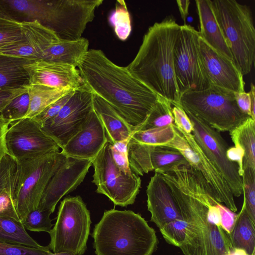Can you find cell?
Masks as SVG:
<instances>
[{
  "label": "cell",
  "mask_w": 255,
  "mask_h": 255,
  "mask_svg": "<svg viewBox=\"0 0 255 255\" xmlns=\"http://www.w3.org/2000/svg\"><path fill=\"white\" fill-rule=\"evenodd\" d=\"M177 106L219 132L230 131L250 117L238 108L234 92L215 86L181 94Z\"/></svg>",
  "instance_id": "7"
},
{
  "label": "cell",
  "mask_w": 255,
  "mask_h": 255,
  "mask_svg": "<svg viewBox=\"0 0 255 255\" xmlns=\"http://www.w3.org/2000/svg\"><path fill=\"white\" fill-rule=\"evenodd\" d=\"M187 224L182 219H176L165 224L159 230L165 241L179 248L183 242Z\"/></svg>",
  "instance_id": "37"
},
{
  "label": "cell",
  "mask_w": 255,
  "mask_h": 255,
  "mask_svg": "<svg viewBox=\"0 0 255 255\" xmlns=\"http://www.w3.org/2000/svg\"><path fill=\"white\" fill-rule=\"evenodd\" d=\"M172 106L170 101L158 96L155 105L145 121L134 131L172 125L174 124Z\"/></svg>",
  "instance_id": "31"
},
{
  "label": "cell",
  "mask_w": 255,
  "mask_h": 255,
  "mask_svg": "<svg viewBox=\"0 0 255 255\" xmlns=\"http://www.w3.org/2000/svg\"><path fill=\"white\" fill-rule=\"evenodd\" d=\"M91 165V160L66 156L50 179L37 209L53 213L59 200L83 181Z\"/></svg>",
  "instance_id": "16"
},
{
  "label": "cell",
  "mask_w": 255,
  "mask_h": 255,
  "mask_svg": "<svg viewBox=\"0 0 255 255\" xmlns=\"http://www.w3.org/2000/svg\"><path fill=\"white\" fill-rule=\"evenodd\" d=\"M66 158L58 151L17 161L14 199L21 223L38 208L50 179Z\"/></svg>",
  "instance_id": "8"
},
{
  "label": "cell",
  "mask_w": 255,
  "mask_h": 255,
  "mask_svg": "<svg viewBox=\"0 0 255 255\" xmlns=\"http://www.w3.org/2000/svg\"><path fill=\"white\" fill-rule=\"evenodd\" d=\"M93 110V93L84 84L75 90L58 115L42 128L62 149L81 129Z\"/></svg>",
  "instance_id": "15"
},
{
  "label": "cell",
  "mask_w": 255,
  "mask_h": 255,
  "mask_svg": "<svg viewBox=\"0 0 255 255\" xmlns=\"http://www.w3.org/2000/svg\"><path fill=\"white\" fill-rule=\"evenodd\" d=\"M23 40L21 22L0 11V50Z\"/></svg>",
  "instance_id": "33"
},
{
  "label": "cell",
  "mask_w": 255,
  "mask_h": 255,
  "mask_svg": "<svg viewBox=\"0 0 255 255\" xmlns=\"http://www.w3.org/2000/svg\"><path fill=\"white\" fill-rule=\"evenodd\" d=\"M51 212L37 209L29 213L22 221L25 229L33 232L49 233L53 224L50 218Z\"/></svg>",
  "instance_id": "36"
},
{
  "label": "cell",
  "mask_w": 255,
  "mask_h": 255,
  "mask_svg": "<svg viewBox=\"0 0 255 255\" xmlns=\"http://www.w3.org/2000/svg\"><path fill=\"white\" fill-rule=\"evenodd\" d=\"M91 224L90 212L80 196L64 198L60 203L56 223L49 233V250L53 253L83 255L87 249Z\"/></svg>",
  "instance_id": "9"
},
{
  "label": "cell",
  "mask_w": 255,
  "mask_h": 255,
  "mask_svg": "<svg viewBox=\"0 0 255 255\" xmlns=\"http://www.w3.org/2000/svg\"><path fill=\"white\" fill-rule=\"evenodd\" d=\"M93 108L112 144L130 139L133 129L104 100L93 94Z\"/></svg>",
  "instance_id": "24"
},
{
  "label": "cell",
  "mask_w": 255,
  "mask_h": 255,
  "mask_svg": "<svg viewBox=\"0 0 255 255\" xmlns=\"http://www.w3.org/2000/svg\"><path fill=\"white\" fill-rule=\"evenodd\" d=\"M47 255H75L71 252H62L59 253H53L51 252H49Z\"/></svg>",
  "instance_id": "54"
},
{
  "label": "cell",
  "mask_w": 255,
  "mask_h": 255,
  "mask_svg": "<svg viewBox=\"0 0 255 255\" xmlns=\"http://www.w3.org/2000/svg\"><path fill=\"white\" fill-rule=\"evenodd\" d=\"M85 85L106 102L133 129L145 121L158 95L100 49H89L77 67Z\"/></svg>",
  "instance_id": "2"
},
{
  "label": "cell",
  "mask_w": 255,
  "mask_h": 255,
  "mask_svg": "<svg viewBox=\"0 0 255 255\" xmlns=\"http://www.w3.org/2000/svg\"><path fill=\"white\" fill-rule=\"evenodd\" d=\"M218 206L220 211L221 226L229 236L234 225L237 214L221 203H219Z\"/></svg>",
  "instance_id": "45"
},
{
  "label": "cell",
  "mask_w": 255,
  "mask_h": 255,
  "mask_svg": "<svg viewBox=\"0 0 255 255\" xmlns=\"http://www.w3.org/2000/svg\"><path fill=\"white\" fill-rule=\"evenodd\" d=\"M12 122L2 117L0 114V162L7 154L5 145V135Z\"/></svg>",
  "instance_id": "49"
},
{
  "label": "cell",
  "mask_w": 255,
  "mask_h": 255,
  "mask_svg": "<svg viewBox=\"0 0 255 255\" xmlns=\"http://www.w3.org/2000/svg\"><path fill=\"white\" fill-rule=\"evenodd\" d=\"M109 21L120 40H125L128 37L131 31V22L124 0L117 1L116 8L110 14Z\"/></svg>",
  "instance_id": "34"
},
{
  "label": "cell",
  "mask_w": 255,
  "mask_h": 255,
  "mask_svg": "<svg viewBox=\"0 0 255 255\" xmlns=\"http://www.w3.org/2000/svg\"><path fill=\"white\" fill-rule=\"evenodd\" d=\"M26 86L0 88V114L14 99L27 92Z\"/></svg>",
  "instance_id": "44"
},
{
  "label": "cell",
  "mask_w": 255,
  "mask_h": 255,
  "mask_svg": "<svg viewBox=\"0 0 255 255\" xmlns=\"http://www.w3.org/2000/svg\"><path fill=\"white\" fill-rule=\"evenodd\" d=\"M252 255H255V254H253Z\"/></svg>",
  "instance_id": "55"
},
{
  "label": "cell",
  "mask_w": 255,
  "mask_h": 255,
  "mask_svg": "<svg viewBox=\"0 0 255 255\" xmlns=\"http://www.w3.org/2000/svg\"><path fill=\"white\" fill-rule=\"evenodd\" d=\"M146 192L150 220L159 229L170 221L183 219L172 192L160 173L155 172L151 177Z\"/></svg>",
  "instance_id": "22"
},
{
  "label": "cell",
  "mask_w": 255,
  "mask_h": 255,
  "mask_svg": "<svg viewBox=\"0 0 255 255\" xmlns=\"http://www.w3.org/2000/svg\"><path fill=\"white\" fill-rule=\"evenodd\" d=\"M7 154L16 161L59 151L56 142L33 118L12 122L5 135Z\"/></svg>",
  "instance_id": "14"
},
{
  "label": "cell",
  "mask_w": 255,
  "mask_h": 255,
  "mask_svg": "<svg viewBox=\"0 0 255 255\" xmlns=\"http://www.w3.org/2000/svg\"><path fill=\"white\" fill-rule=\"evenodd\" d=\"M182 19L186 24V20L189 13L190 1L189 0H178L176 1Z\"/></svg>",
  "instance_id": "50"
},
{
  "label": "cell",
  "mask_w": 255,
  "mask_h": 255,
  "mask_svg": "<svg viewBox=\"0 0 255 255\" xmlns=\"http://www.w3.org/2000/svg\"><path fill=\"white\" fill-rule=\"evenodd\" d=\"M26 87L29 98V105L24 118H34L51 104L74 90L70 88H53L29 84Z\"/></svg>",
  "instance_id": "26"
},
{
  "label": "cell",
  "mask_w": 255,
  "mask_h": 255,
  "mask_svg": "<svg viewBox=\"0 0 255 255\" xmlns=\"http://www.w3.org/2000/svg\"><path fill=\"white\" fill-rule=\"evenodd\" d=\"M159 173L187 224L185 239L179 247L184 255H227L234 248L229 235L208 216L210 206L218 201L201 174L189 164Z\"/></svg>",
  "instance_id": "1"
},
{
  "label": "cell",
  "mask_w": 255,
  "mask_h": 255,
  "mask_svg": "<svg viewBox=\"0 0 255 255\" xmlns=\"http://www.w3.org/2000/svg\"><path fill=\"white\" fill-rule=\"evenodd\" d=\"M172 113L175 127L186 133H192L193 124L185 112L179 106H173Z\"/></svg>",
  "instance_id": "43"
},
{
  "label": "cell",
  "mask_w": 255,
  "mask_h": 255,
  "mask_svg": "<svg viewBox=\"0 0 255 255\" xmlns=\"http://www.w3.org/2000/svg\"><path fill=\"white\" fill-rule=\"evenodd\" d=\"M199 38V32L193 27L181 25L173 53L174 73L180 95L211 86L201 59Z\"/></svg>",
  "instance_id": "10"
},
{
  "label": "cell",
  "mask_w": 255,
  "mask_h": 255,
  "mask_svg": "<svg viewBox=\"0 0 255 255\" xmlns=\"http://www.w3.org/2000/svg\"><path fill=\"white\" fill-rule=\"evenodd\" d=\"M17 171V161L9 155H5L0 162V192L15 181Z\"/></svg>",
  "instance_id": "40"
},
{
  "label": "cell",
  "mask_w": 255,
  "mask_h": 255,
  "mask_svg": "<svg viewBox=\"0 0 255 255\" xmlns=\"http://www.w3.org/2000/svg\"><path fill=\"white\" fill-rule=\"evenodd\" d=\"M227 255H248L247 252L242 249L234 248Z\"/></svg>",
  "instance_id": "53"
},
{
  "label": "cell",
  "mask_w": 255,
  "mask_h": 255,
  "mask_svg": "<svg viewBox=\"0 0 255 255\" xmlns=\"http://www.w3.org/2000/svg\"><path fill=\"white\" fill-rule=\"evenodd\" d=\"M199 44L201 59L211 86L234 93L245 92L243 75L234 61L217 52L200 35Z\"/></svg>",
  "instance_id": "18"
},
{
  "label": "cell",
  "mask_w": 255,
  "mask_h": 255,
  "mask_svg": "<svg viewBox=\"0 0 255 255\" xmlns=\"http://www.w3.org/2000/svg\"><path fill=\"white\" fill-rule=\"evenodd\" d=\"M111 154L114 162L117 167L125 174H129L132 172L131 170L127 154L121 153L112 147L111 145Z\"/></svg>",
  "instance_id": "48"
},
{
  "label": "cell",
  "mask_w": 255,
  "mask_h": 255,
  "mask_svg": "<svg viewBox=\"0 0 255 255\" xmlns=\"http://www.w3.org/2000/svg\"><path fill=\"white\" fill-rule=\"evenodd\" d=\"M29 98L27 92L14 99L0 113L2 117L11 122L25 117L28 110Z\"/></svg>",
  "instance_id": "38"
},
{
  "label": "cell",
  "mask_w": 255,
  "mask_h": 255,
  "mask_svg": "<svg viewBox=\"0 0 255 255\" xmlns=\"http://www.w3.org/2000/svg\"><path fill=\"white\" fill-rule=\"evenodd\" d=\"M249 93L251 97L252 113L253 116L255 117V87L253 83H251V90L249 92Z\"/></svg>",
  "instance_id": "52"
},
{
  "label": "cell",
  "mask_w": 255,
  "mask_h": 255,
  "mask_svg": "<svg viewBox=\"0 0 255 255\" xmlns=\"http://www.w3.org/2000/svg\"><path fill=\"white\" fill-rule=\"evenodd\" d=\"M0 243L39 249V245L26 231L21 222L9 217H0Z\"/></svg>",
  "instance_id": "30"
},
{
  "label": "cell",
  "mask_w": 255,
  "mask_h": 255,
  "mask_svg": "<svg viewBox=\"0 0 255 255\" xmlns=\"http://www.w3.org/2000/svg\"><path fill=\"white\" fill-rule=\"evenodd\" d=\"M23 40L0 50V55L35 61L60 39L52 30L37 21H21Z\"/></svg>",
  "instance_id": "21"
},
{
  "label": "cell",
  "mask_w": 255,
  "mask_h": 255,
  "mask_svg": "<svg viewBox=\"0 0 255 255\" xmlns=\"http://www.w3.org/2000/svg\"><path fill=\"white\" fill-rule=\"evenodd\" d=\"M33 60L0 55V88H18L29 84L24 66Z\"/></svg>",
  "instance_id": "28"
},
{
  "label": "cell",
  "mask_w": 255,
  "mask_h": 255,
  "mask_svg": "<svg viewBox=\"0 0 255 255\" xmlns=\"http://www.w3.org/2000/svg\"><path fill=\"white\" fill-rule=\"evenodd\" d=\"M15 182L16 180L0 192V217H9L21 222L14 199Z\"/></svg>",
  "instance_id": "39"
},
{
  "label": "cell",
  "mask_w": 255,
  "mask_h": 255,
  "mask_svg": "<svg viewBox=\"0 0 255 255\" xmlns=\"http://www.w3.org/2000/svg\"><path fill=\"white\" fill-rule=\"evenodd\" d=\"M74 90L72 91L58 100L51 104L42 112L33 119L39 124L41 128L47 122L55 118L63 107L68 102L73 95Z\"/></svg>",
  "instance_id": "41"
},
{
  "label": "cell",
  "mask_w": 255,
  "mask_h": 255,
  "mask_svg": "<svg viewBox=\"0 0 255 255\" xmlns=\"http://www.w3.org/2000/svg\"><path fill=\"white\" fill-rule=\"evenodd\" d=\"M108 142L102 122L93 110L81 129L62 148L66 156L92 160Z\"/></svg>",
  "instance_id": "20"
},
{
  "label": "cell",
  "mask_w": 255,
  "mask_h": 255,
  "mask_svg": "<svg viewBox=\"0 0 255 255\" xmlns=\"http://www.w3.org/2000/svg\"><path fill=\"white\" fill-rule=\"evenodd\" d=\"M130 139H128L123 141H120L112 144V147L116 150L128 155V144Z\"/></svg>",
  "instance_id": "51"
},
{
  "label": "cell",
  "mask_w": 255,
  "mask_h": 255,
  "mask_svg": "<svg viewBox=\"0 0 255 255\" xmlns=\"http://www.w3.org/2000/svg\"><path fill=\"white\" fill-rule=\"evenodd\" d=\"M92 237L97 255H152L158 243L154 230L129 210L106 211Z\"/></svg>",
  "instance_id": "4"
},
{
  "label": "cell",
  "mask_w": 255,
  "mask_h": 255,
  "mask_svg": "<svg viewBox=\"0 0 255 255\" xmlns=\"http://www.w3.org/2000/svg\"><path fill=\"white\" fill-rule=\"evenodd\" d=\"M200 23L199 35L219 53L233 61L232 53L213 13L210 0H195Z\"/></svg>",
  "instance_id": "23"
},
{
  "label": "cell",
  "mask_w": 255,
  "mask_h": 255,
  "mask_svg": "<svg viewBox=\"0 0 255 255\" xmlns=\"http://www.w3.org/2000/svg\"><path fill=\"white\" fill-rule=\"evenodd\" d=\"M29 84L77 90L85 84L74 66L39 59L24 65Z\"/></svg>",
  "instance_id": "19"
},
{
  "label": "cell",
  "mask_w": 255,
  "mask_h": 255,
  "mask_svg": "<svg viewBox=\"0 0 255 255\" xmlns=\"http://www.w3.org/2000/svg\"><path fill=\"white\" fill-rule=\"evenodd\" d=\"M103 0H18L14 11L22 21H37L64 40L82 37Z\"/></svg>",
  "instance_id": "5"
},
{
  "label": "cell",
  "mask_w": 255,
  "mask_h": 255,
  "mask_svg": "<svg viewBox=\"0 0 255 255\" xmlns=\"http://www.w3.org/2000/svg\"><path fill=\"white\" fill-rule=\"evenodd\" d=\"M89 40L82 37L76 40L60 39L46 50L40 59L77 67L81 58L89 50Z\"/></svg>",
  "instance_id": "25"
},
{
  "label": "cell",
  "mask_w": 255,
  "mask_h": 255,
  "mask_svg": "<svg viewBox=\"0 0 255 255\" xmlns=\"http://www.w3.org/2000/svg\"><path fill=\"white\" fill-rule=\"evenodd\" d=\"M175 131L173 124L171 126L133 132L130 139L140 144L166 145L174 138Z\"/></svg>",
  "instance_id": "32"
},
{
  "label": "cell",
  "mask_w": 255,
  "mask_h": 255,
  "mask_svg": "<svg viewBox=\"0 0 255 255\" xmlns=\"http://www.w3.org/2000/svg\"><path fill=\"white\" fill-rule=\"evenodd\" d=\"M108 141L91 161L94 173L92 182L96 192L108 197L115 205L126 207L134 203L141 186V179L133 171L122 172L112 158Z\"/></svg>",
  "instance_id": "11"
},
{
  "label": "cell",
  "mask_w": 255,
  "mask_h": 255,
  "mask_svg": "<svg viewBox=\"0 0 255 255\" xmlns=\"http://www.w3.org/2000/svg\"><path fill=\"white\" fill-rule=\"evenodd\" d=\"M229 237L233 248L243 249L248 255L255 253V223L247 213L244 203Z\"/></svg>",
  "instance_id": "27"
},
{
  "label": "cell",
  "mask_w": 255,
  "mask_h": 255,
  "mask_svg": "<svg viewBox=\"0 0 255 255\" xmlns=\"http://www.w3.org/2000/svg\"><path fill=\"white\" fill-rule=\"evenodd\" d=\"M227 156L229 160L237 164L239 174L242 177L244 172L243 161L245 156V152L243 149L237 145L229 147L227 150Z\"/></svg>",
  "instance_id": "47"
},
{
  "label": "cell",
  "mask_w": 255,
  "mask_h": 255,
  "mask_svg": "<svg viewBox=\"0 0 255 255\" xmlns=\"http://www.w3.org/2000/svg\"><path fill=\"white\" fill-rule=\"evenodd\" d=\"M175 136L167 146L179 150L189 165L202 175L214 192L216 200L234 212L237 211L234 196L228 184L204 154L192 133H186L174 125Z\"/></svg>",
  "instance_id": "13"
},
{
  "label": "cell",
  "mask_w": 255,
  "mask_h": 255,
  "mask_svg": "<svg viewBox=\"0 0 255 255\" xmlns=\"http://www.w3.org/2000/svg\"><path fill=\"white\" fill-rule=\"evenodd\" d=\"M229 133L234 145L244 150L243 166L255 169V121L249 117Z\"/></svg>",
  "instance_id": "29"
},
{
  "label": "cell",
  "mask_w": 255,
  "mask_h": 255,
  "mask_svg": "<svg viewBox=\"0 0 255 255\" xmlns=\"http://www.w3.org/2000/svg\"><path fill=\"white\" fill-rule=\"evenodd\" d=\"M216 19L243 75L251 72L255 58V28L250 7L235 0H210Z\"/></svg>",
  "instance_id": "6"
},
{
  "label": "cell",
  "mask_w": 255,
  "mask_h": 255,
  "mask_svg": "<svg viewBox=\"0 0 255 255\" xmlns=\"http://www.w3.org/2000/svg\"><path fill=\"white\" fill-rule=\"evenodd\" d=\"M128 156L131 170L138 175L153 170L155 172H165L174 166L188 164L181 152L175 148L140 144L130 138Z\"/></svg>",
  "instance_id": "17"
},
{
  "label": "cell",
  "mask_w": 255,
  "mask_h": 255,
  "mask_svg": "<svg viewBox=\"0 0 255 255\" xmlns=\"http://www.w3.org/2000/svg\"><path fill=\"white\" fill-rule=\"evenodd\" d=\"M237 106L239 109L245 114L248 115L255 121V117L253 115L251 97L249 92H246L235 93Z\"/></svg>",
  "instance_id": "46"
},
{
  "label": "cell",
  "mask_w": 255,
  "mask_h": 255,
  "mask_svg": "<svg viewBox=\"0 0 255 255\" xmlns=\"http://www.w3.org/2000/svg\"><path fill=\"white\" fill-rule=\"evenodd\" d=\"M172 17L150 26L128 71L154 93L178 106L180 95L174 68V48L180 29Z\"/></svg>",
  "instance_id": "3"
},
{
  "label": "cell",
  "mask_w": 255,
  "mask_h": 255,
  "mask_svg": "<svg viewBox=\"0 0 255 255\" xmlns=\"http://www.w3.org/2000/svg\"><path fill=\"white\" fill-rule=\"evenodd\" d=\"M243 193L245 209L255 223V169L243 166Z\"/></svg>",
  "instance_id": "35"
},
{
  "label": "cell",
  "mask_w": 255,
  "mask_h": 255,
  "mask_svg": "<svg viewBox=\"0 0 255 255\" xmlns=\"http://www.w3.org/2000/svg\"><path fill=\"white\" fill-rule=\"evenodd\" d=\"M50 252L48 246L39 249L0 243V255H47Z\"/></svg>",
  "instance_id": "42"
},
{
  "label": "cell",
  "mask_w": 255,
  "mask_h": 255,
  "mask_svg": "<svg viewBox=\"0 0 255 255\" xmlns=\"http://www.w3.org/2000/svg\"><path fill=\"white\" fill-rule=\"evenodd\" d=\"M193 126L192 132L201 149L225 179L234 197L243 194V179L237 163L227 156L228 144L220 132L194 116L186 114Z\"/></svg>",
  "instance_id": "12"
}]
</instances>
